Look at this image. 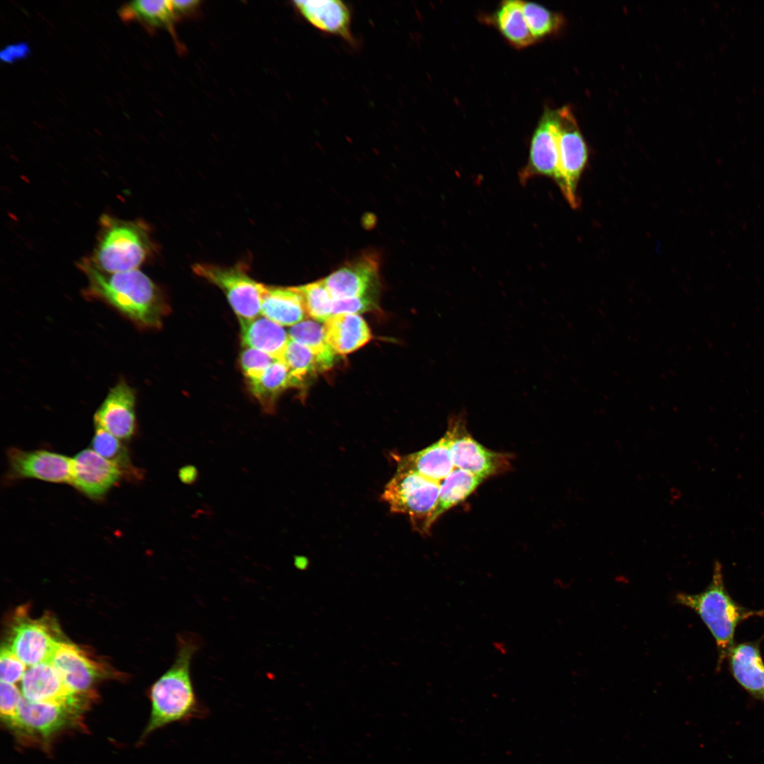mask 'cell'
<instances>
[{
  "instance_id": "cell-21",
  "label": "cell",
  "mask_w": 764,
  "mask_h": 764,
  "mask_svg": "<svg viewBox=\"0 0 764 764\" xmlns=\"http://www.w3.org/2000/svg\"><path fill=\"white\" fill-rule=\"evenodd\" d=\"M323 330L328 343L337 354L352 353L371 338L368 325L358 314H334L324 322Z\"/></svg>"
},
{
  "instance_id": "cell-4",
  "label": "cell",
  "mask_w": 764,
  "mask_h": 764,
  "mask_svg": "<svg viewBox=\"0 0 764 764\" xmlns=\"http://www.w3.org/2000/svg\"><path fill=\"white\" fill-rule=\"evenodd\" d=\"M96 246L88 261L98 270L117 273L138 270L152 250L147 226L103 214Z\"/></svg>"
},
{
  "instance_id": "cell-13",
  "label": "cell",
  "mask_w": 764,
  "mask_h": 764,
  "mask_svg": "<svg viewBox=\"0 0 764 764\" xmlns=\"http://www.w3.org/2000/svg\"><path fill=\"white\" fill-rule=\"evenodd\" d=\"M22 695L31 701L64 705L84 712L93 694L73 692L50 661L29 666L21 681Z\"/></svg>"
},
{
  "instance_id": "cell-34",
  "label": "cell",
  "mask_w": 764,
  "mask_h": 764,
  "mask_svg": "<svg viewBox=\"0 0 764 764\" xmlns=\"http://www.w3.org/2000/svg\"><path fill=\"white\" fill-rule=\"evenodd\" d=\"M25 664L8 648L2 646L0 654V678L1 682L15 684L21 681L26 669Z\"/></svg>"
},
{
  "instance_id": "cell-15",
  "label": "cell",
  "mask_w": 764,
  "mask_h": 764,
  "mask_svg": "<svg viewBox=\"0 0 764 764\" xmlns=\"http://www.w3.org/2000/svg\"><path fill=\"white\" fill-rule=\"evenodd\" d=\"M8 460L11 475L16 478L71 484L72 458L46 450L26 451L11 448Z\"/></svg>"
},
{
  "instance_id": "cell-16",
  "label": "cell",
  "mask_w": 764,
  "mask_h": 764,
  "mask_svg": "<svg viewBox=\"0 0 764 764\" xmlns=\"http://www.w3.org/2000/svg\"><path fill=\"white\" fill-rule=\"evenodd\" d=\"M122 475L115 465L92 448L83 449L72 458L71 484L91 498L103 497Z\"/></svg>"
},
{
  "instance_id": "cell-37",
  "label": "cell",
  "mask_w": 764,
  "mask_h": 764,
  "mask_svg": "<svg viewBox=\"0 0 764 764\" xmlns=\"http://www.w3.org/2000/svg\"><path fill=\"white\" fill-rule=\"evenodd\" d=\"M198 470L192 465H186L178 471V477L180 481L186 485L194 484L198 478Z\"/></svg>"
},
{
  "instance_id": "cell-8",
  "label": "cell",
  "mask_w": 764,
  "mask_h": 764,
  "mask_svg": "<svg viewBox=\"0 0 764 764\" xmlns=\"http://www.w3.org/2000/svg\"><path fill=\"white\" fill-rule=\"evenodd\" d=\"M559 168L562 179L560 190L570 206L579 207L577 187L587 164L589 151L577 120L569 107L557 110Z\"/></svg>"
},
{
  "instance_id": "cell-20",
  "label": "cell",
  "mask_w": 764,
  "mask_h": 764,
  "mask_svg": "<svg viewBox=\"0 0 764 764\" xmlns=\"http://www.w3.org/2000/svg\"><path fill=\"white\" fill-rule=\"evenodd\" d=\"M727 659L736 681L752 697L764 702V662L759 642L734 644Z\"/></svg>"
},
{
  "instance_id": "cell-28",
  "label": "cell",
  "mask_w": 764,
  "mask_h": 764,
  "mask_svg": "<svg viewBox=\"0 0 764 764\" xmlns=\"http://www.w3.org/2000/svg\"><path fill=\"white\" fill-rule=\"evenodd\" d=\"M125 22L137 21L153 27L169 26L175 14L171 1L139 0L129 2L118 11Z\"/></svg>"
},
{
  "instance_id": "cell-3",
  "label": "cell",
  "mask_w": 764,
  "mask_h": 764,
  "mask_svg": "<svg viewBox=\"0 0 764 764\" xmlns=\"http://www.w3.org/2000/svg\"><path fill=\"white\" fill-rule=\"evenodd\" d=\"M674 602L695 611L713 636L718 653L717 671L735 644L738 625L751 618L764 617V610L745 608L731 598L724 584L722 565L718 560L714 561L711 581L702 591L678 592L674 596Z\"/></svg>"
},
{
  "instance_id": "cell-18",
  "label": "cell",
  "mask_w": 764,
  "mask_h": 764,
  "mask_svg": "<svg viewBox=\"0 0 764 764\" xmlns=\"http://www.w3.org/2000/svg\"><path fill=\"white\" fill-rule=\"evenodd\" d=\"M451 432L448 428L444 435L430 446L400 456L397 470L413 471L441 482L455 468L451 455Z\"/></svg>"
},
{
  "instance_id": "cell-5",
  "label": "cell",
  "mask_w": 764,
  "mask_h": 764,
  "mask_svg": "<svg viewBox=\"0 0 764 764\" xmlns=\"http://www.w3.org/2000/svg\"><path fill=\"white\" fill-rule=\"evenodd\" d=\"M440 485L413 471L397 470L381 499L391 511L407 515L415 530L427 533L436 521Z\"/></svg>"
},
{
  "instance_id": "cell-10",
  "label": "cell",
  "mask_w": 764,
  "mask_h": 764,
  "mask_svg": "<svg viewBox=\"0 0 764 764\" xmlns=\"http://www.w3.org/2000/svg\"><path fill=\"white\" fill-rule=\"evenodd\" d=\"M16 617L6 645L26 666L50 661L63 641L56 623L48 618Z\"/></svg>"
},
{
  "instance_id": "cell-38",
  "label": "cell",
  "mask_w": 764,
  "mask_h": 764,
  "mask_svg": "<svg viewBox=\"0 0 764 764\" xmlns=\"http://www.w3.org/2000/svg\"><path fill=\"white\" fill-rule=\"evenodd\" d=\"M175 14H184L193 11L198 5L199 1L195 0L171 1Z\"/></svg>"
},
{
  "instance_id": "cell-35",
  "label": "cell",
  "mask_w": 764,
  "mask_h": 764,
  "mask_svg": "<svg viewBox=\"0 0 764 764\" xmlns=\"http://www.w3.org/2000/svg\"><path fill=\"white\" fill-rule=\"evenodd\" d=\"M0 687L1 717L8 727L16 717L22 694L15 684L1 681Z\"/></svg>"
},
{
  "instance_id": "cell-24",
  "label": "cell",
  "mask_w": 764,
  "mask_h": 764,
  "mask_svg": "<svg viewBox=\"0 0 764 764\" xmlns=\"http://www.w3.org/2000/svg\"><path fill=\"white\" fill-rule=\"evenodd\" d=\"M250 390L268 413L273 412L277 398L287 388H296L289 368L280 360H275L262 376L248 381Z\"/></svg>"
},
{
  "instance_id": "cell-22",
  "label": "cell",
  "mask_w": 764,
  "mask_h": 764,
  "mask_svg": "<svg viewBox=\"0 0 764 764\" xmlns=\"http://www.w3.org/2000/svg\"><path fill=\"white\" fill-rule=\"evenodd\" d=\"M240 323L241 340L245 347L258 349L282 361L290 337L282 325L262 315L240 320Z\"/></svg>"
},
{
  "instance_id": "cell-7",
  "label": "cell",
  "mask_w": 764,
  "mask_h": 764,
  "mask_svg": "<svg viewBox=\"0 0 764 764\" xmlns=\"http://www.w3.org/2000/svg\"><path fill=\"white\" fill-rule=\"evenodd\" d=\"M83 712L64 705L31 701L22 695L16 717L8 728L22 739L47 743L59 731L79 724Z\"/></svg>"
},
{
  "instance_id": "cell-12",
  "label": "cell",
  "mask_w": 764,
  "mask_h": 764,
  "mask_svg": "<svg viewBox=\"0 0 764 764\" xmlns=\"http://www.w3.org/2000/svg\"><path fill=\"white\" fill-rule=\"evenodd\" d=\"M557 132V110H548L533 135L528 162L519 173L521 183L535 176H545L552 178L560 188Z\"/></svg>"
},
{
  "instance_id": "cell-33",
  "label": "cell",
  "mask_w": 764,
  "mask_h": 764,
  "mask_svg": "<svg viewBox=\"0 0 764 764\" xmlns=\"http://www.w3.org/2000/svg\"><path fill=\"white\" fill-rule=\"evenodd\" d=\"M277 359L258 349L245 347L240 356V364L248 381L260 378Z\"/></svg>"
},
{
  "instance_id": "cell-2",
  "label": "cell",
  "mask_w": 764,
  "mask_h": 764,
  "mask_svg": "<svg viewBox=\"0 0 764 764\" xmlns=\"http://www.w3.org/2000/svg\"><path fill=\"white\" fill-rule=\"evenodd\" d=\"M202 644L197 634H177L174 660L149 690L151 714L143 738L169 724L187 722L207 714V707L196 694L191 676L192 659Z\"/></svg>"
},
{
  "instance_id": "cell-17",
  "label": "cell",
  "mask_w": 764,
  "mask_h": 764,
  "mask_svg": "<svg viewBox=\"0 0 764 764\" xmlns=\"http://www.w3.org/2000/svg\"><path fill=\"white\" fill-rule=\"evenodd\" d=\"M50 662L66 685L78 694H92V685L104 674L100 664L76 645L64 640L59 642Z\"/></svg>"
},
{
  "instance_id": "cell-36",
  "label": "cell",
  "mask_w": 764,
  "mask_h": 764,
  "mask_svg": "<svg viewBox=\"0 0 764 764\" xmlns=\"http://www.w3.org/2000/svg\"><path fill=\"white\" fill-rule=\"evenodd\" d=\"M377 307V298L364 297L333 299L332 315L338 313L358 314L373 311Z\"/></svg>"
},
{
  "instance_id": "cell-29",
  "label": "cell",
  "mask_w": 764,
  "mask_h": 764,
  "mask_svg": "<svg viewBox=\"0 0 764 764\" xmlns=\"http://www.w3.org/2000/svg\"><path fill=\"white\" fill-rule=\"evenodd\" d=\"M91 448L100 456L115 465L123 475L137 476L138 470L133 466L129 453L120 439L109 432L96 428L91 440Z\"/></svg>"
},
{
  "instance_id": "cell-30",
  "label": "cell",
  "mask_w": 764,
  "mask_h": 764,
  "mask_svg": "<svg viewBox=\"0 0 764 764\" xmlns=\"http://www.w3.org/2000/svg\"><path fill=\"white\" fill-rule=\"evenodd\" d=\"M282 361L289 368L296 387H301L308 376L320 369L312 352L305 346L290 339Z\"/></svg>"
},
{
  "instance_id": "cell-32",
  "label": "cell",
  "mask_w": 764,
  "mask_h": 764,
  "mask_svg": "<svg viewBox=\"0 0 764 764\" xmlns=\"http://www.w3.org/2000/svg\"><path fill=\"white\" fill-rule=\"evenodd\" d=\"M304 299L307 315L319 322L332 316L333 299L322 279L297 286Z\"/></svg>"
},
{
  "instance_id": "cell-27",
  "label": "cell",
  "mask_w": 764,
  "mask_h": 764,
  "mask_svg": "<svg viewBox=\"0 0 764 764\" xmlns=\"http://www.w3.org/2000/svg\"><path fill=\"white\" fill-rule=\"evenodd\" d=\"M495 20L500 32L514 46L524 47L536 42L525 19L521 1H502Z\"/></svg>"
},
{
  "instance_id": "cell-1",
  "label": "cell",
  "mask_w": 764,
  "mask_h": 764,
  "mask_svg": "<svg viewBox=\"0 0 764 764\" xmlns=\"http://www.w3.org/2000/svg\"><path fill=\"white\" fill-rule=\"evenodd\" d=\"M79 266L86 274L85 296L112 307L140 329H157L168 312V306L157 285L139 269L106 273L88 260Z\"/></svg>"
},
{
  "instance_id": "cell-11",
  "label": "cell",
  "mask_w": 764,
  "mask_h": 764,
  "mask_svg": "<svg viewBox=\"0 0 764 764\" xmlns=\"http://www.w3.org/2000/svg\"><path fill=\"white\" fill-rule=\"evenodd\" d=\"M322 281L333 299L377 298L380 289L378 255L363 253L346 262Z\"/></svg>"
},
{
  "instance_id": "cell-19",
  "label": "cell",
  "mask_w": 764,
  "mask_h": 764,
  "mask_svg": "<svg viewBox=\"0 0 764 764\" xmlns=\"http://www.w3.org/2000/svg\"><path fill=\"white\" fill-rule=\"evenodd\" d=\"M294 6L301 16L316 28L339 36L352 43L351 11L340 0L295 1Z\"/></svg>"
},
{
  "instance_id": "cell-6",
  "label": "cell",
  "mask_w": 764,
  "mask_h": 764,
  "mask_svg": "<svg viewBox=\"0 0 764 764\" xmlns=\"http://www.w3.org/2000/svg\"><path fill=\"white\" fill-rule=\"evenodd\" d=\"M192 270L224 292L239 320L253 319L261 315L267 286L250 277L240 267L197 263L192 266Z\"/></svg>"
},
{
  "instance_id": "cell-14",
  "label": "cell",
  "mask_w": 764,
  "mask_h": 764,
  "mask_svg": "<svg viewBox=\"0 0 764 764\" xmlns=\"http://www.w3.org/2000/svg\"><path fill=\"white\" fill-rule=\"evenodd\" d=\"M136 393L125 379L119 380L108 391L97 409L93 422L120 440H129L136 429Z\"/></svg>"
},
{
  "instance_id": "cell-31",
  "label": "cell",
  "mask_w": 764,
  "mask_h": 764,
  "mask_svg": "<svg viewBox=\"0 0 764 764\" xmlns=\"http://www.w3.org/2000/svg\"><path fill=\"white\" fill-rule=\"evenodd\" d=\"M522 10L528 27L536 40L557 32L565 22L560 13L536 3L522 1Z\"/></svg>"
},
{
  "instance_id": "cell-23",
  "label": "cell",
  "mask_w": 764,
  "mask_h": 764,
  "mask_svg": "<svg viewBox=\"0 0 764 764\" xmlns=\"http://www.w3.org/2000/svg\"><path fill=\"white\" fill-rule=\"evenodd\" d=\"M261 315L282 326H293L308 316L303 295L296 287L267 286Z\"/></svg>"
},
{
  "instance_id": "cell-26",
  "label": "cell",
  "mask_w": 764,
  "mask_h": 764,
  "mask_svg": "<svg viewBox=\"0 0 764 764\" xmlns=\"http://www.w3.org/2000/svg\"><path fill=\"white\" fill-rule=\"evenodd\" d=\"M291 340L306 347L314 355L320 371L334 365L337 354L328 343L323 326L313 320H303L289 330Z\"/></svg>"
},
{
  "instance_id": "cell-25",
  "label": "cell",
  "mask_w": 764,
  "mask_h": 764,
  "mask_svg": "<svg viewBox=\"0 0 764 764\" xmlns=\"http://www.w3.org/2000/svg\"><path fill=\"white\" fill-rule=\"evenodd\" d=\"M484 479L465 470L454 468L441 482L435 511L436 520L445 511L464 501Z\"/></svg>"
},
{
  "instance_id": "cell-9",
  "label": "cell",
  "mask_w": 764,
  "mask_h": 764,
  "mask_svg": "<svg viewBox=\"0 0 764 764\" xmlns=\"http://www.w3.org/2000/svg\"><path fill=\"white\" fill-rule=\"evenodd\" d=\"M448 428L452 434L451 449L455 468L484 480L509 469L510 456L490 450L474 439L467 431L463 417L450 419Z\"/></svg>"
}]
</instances>
